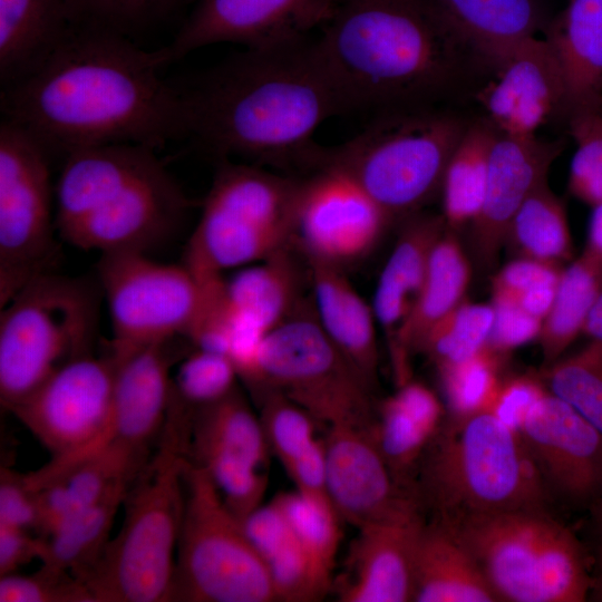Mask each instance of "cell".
<instances>
[{
	"instance_id": "cb8c5ba5",
	"label": "cell",
	"mask_w": 602,
	"mask_h": 602,
	"mask_svg": "<svg viewBox=\"0 0 602 602\" xmlns=\"http://www.w3.org/2000/svg\"><path fill=\"white\" fill-rule=\"evenodd\" d=\"M315 318L324 333L373 391L379 349L376 315L342 266L304 256Z\"/></svg>"
},
{
	"instance_id": "f907efd6",
	"label": "cell",
	"mask_w": 602,
	"mask_h": 602,
	"mask_svg": "<svg viewBox=\"0 0 602 602\" xmlns=\"http://www.w3.org/2000/svg\"><path fill=\"white\" fill-rule=\"evenodd\" d=\"M560 264L518 256L504 265L492 280L493 297L515 300L545 285H556L562 273Z\"/></svg>"
},
{
	"instance_id": "681fc988",
	"label": "cell",
	"mask_w": 602,
	"mask_h": 602,
	"mask_svg": "<svg viewBox=\"0 0 602 602\" xmlns=\"http://www.w3.org/2000/svg\"><path fill=\"white\" fill-rule=\"evenodd\" d=\"M494 320L487 347L505 355L538 339L543 320L523 310L513 300L493 297Z\"/></svg>"
},
{
	"instance_id": "9c48e42d",
	"label": "cell",
	"mask_w": 602,
	"mask_h": 602,
	"mask_svg": "<svg viewBox=\"0 0 602 602\" xmlns=\"http://www.w3.org/2000/svg\"><path fill=\"white\" fill-rule=\"evenodd\" d=\"M98 289L55 272L28 282L0 314V399L9 410L69 362L91 355Z\"/></svg>"
},
{
	"instance_id": "f6af8a7d",
	"label": "cell",
	"mask_w": 602,
	"mask_h": 602,
	"mask_svg": "<svg viewBox=\"0 0 602 602\" xmlns=\"http://www.w3.org/2000/svg\"><path fill=\"white\" fill-rule=\"evenodd\" d=\"M239 375L231 359L222 353L195 349L181 362L173 389L192 408L213 404L237 386Z\"/></svg>"
},
{
	"instance_id": "4316f807",
	"label": "cell",
	"mask_w": 602,
	"mask_h": 602,
	"mask_svg": "<svg viewBox=\"0 0 602 602\" xmlns=\"http://www.w3.org/2000/svg\"><path fill=\"white\" fill-rule=\"evenodd\" d=\"M470 264L455 231L447 229L436 243L424 281L391 343L398 382L408 379L407 357L417 352L427 332L464 301Z\"/></svg>"
},
{
	"instance_id": "e0dca14e",
	"label": "cell",
	"mask_w": 602,
	"mask_h": 602,
	"mask_svg": "<svg viewBox=\"0 0 602 602\" xmlns=\"http://www.w3.org/2000/svg\"><path fill=\"white\" fill-rule=\"evenodd\" d=\"M390 222L346 174L322 167L303 176L294 237L304 256L342 266L371 252Z\"/></svg>"
},
{
	"instance_id": "e575fe53",
	"label": "cell",
	"mask_w": 602,
	"mask_h": 602,
	"mask_svg": "<svg viewBox=\"0 0 602 602\" xmlns=\"http://www.w3.org/2000/svg\"><path fill=\"white\" fill-rule=\"evenodd\" d=\"M133 480L118 484L45 538L46 546L40 559L42 565L68 572L80 580L99 560L110 541L115 516Z\"/></svg>"
},
{
	"instance_id": "7402d4cb",
	"label": "cell",
	"mask_w": 602,
	"mask_h": 602,
	"mask_svg": "<svg viewBox=\"0 0 602 602\" xmlns=\"http://www.w3.org/2000/svg\"><path fill=\"white\" fill-rule=\"evenodd\" d=\"M562 147L560 142H544L536 136L497 134L483 203L470 223L473 251L479 268H493L506 244L512 220L530 194L547 179Z\"/></svg>"
},
{
	"instance_id": "bcb514c9",
	"label": "cell",
	"mask_w": 602,
	"mask_h": 602,
	"mask_svg": "<svg viewBox=\"0 0 602 602\" xmlns=\"http://www.w3.org/2000/svg\"><path fill=\"white\" fill-rule=\"evenodd\" d=\"M601 116V113H586L570 117L576 151L570 166L569 190L592 207L602 203Z\"/></svg>"
},
{
	"instance_id": "83f0119b",
	"label": "cell",
	"mask_w": 602,
	"mask_h": 602,
	"mask_svg": "<svg viewBox=\"0 0 602 602\" xmlns=\"http://www.w3.org/2000/svg\"><path fill=\"white\" fill-rule=\"evenodd\" d=\"M415 602L498 601L475 557L443 523H423L415 551Z\"/></svg>"
},
{
	"instance_id": "60d3db41",
	"label": "cell",
	"mask_w": 602,
	"mask_h": 602,
	"mask_svg": "<svg viewBox=\"0 0 602 602\" xmlns=\"http://www.w3.org/2000/svg\"><path fill=\"white\" fill-rule=\"evenodd\" d=\"M494 320L492 303L460 302L427 332L418 351L436 368L464 361L487 347Z\"/></svg>"
},
{
	"instance_id": "30bf717a",
	"label": "cell",
	"mask_w": 602,
	"mask_h": 602,
	"mask_svg": "<svg viewBox=\"0 0 602 602\" xmlns=\"http://www.w3.org/2000/svg\"><path fill=\"white\" fill-rule=\"evenodd\" d=\"M172 601H275L268 567L242 521L200 466L186 460Z\"/></svg>"
},
{
	"instance_id": "8d00e7d4",
	"label": "cell",
	"mask_w": 602,
	"mask_h": 602,
	"mask_svg": "<svg viewBox=\"0 0 602 602\" xmlns=\"http://www.w3.org/2000/svg\"><path fill=\"white\" fill-rule=\"evenodd\" d=\"M507 241L520 256L557 264L571 259L573 244L566 210L547 179L530 194L515 214Z\"/></svg>"
},
{
	"instance_id": "ac0fdd59",
	"label": "cell",
	"mask_w": 602,
	"mask_h": 602,
	"mask_svg": "<svg viewBox=\"0 0 602 602\" xmlns=\"http://www.w3.org/2000/svg\"><path fill=\"white\" fill-rule=\"evenodd\" d=\"M547 491L573 505L602 498V433L551 391L517 427Z\"/></svg>"
},
{
	"instance_id": "277c9868",
	"label": "cell",
	"mask_w": 602,
	"mask_h": 602,
	"mask_svg": "<svg viewBox=\"0 0 602 602\" xmlns=\"http://www.w3.org/2000/svg\"><path fill=\"white\" fill-rule=\"evenodd\" d=\"M156 152L109 144L68 154L55 185L58 235L100 254L147 253L172 236L193 201Z\"/></svg>"
},
{
	"instance_id": "ee69618b",
	"label": "cell",
	"mask_w": 602,
	"mask_h": 602,
	"mask_svg": "<svg viewBox=\"0 0 602 602\" xmlns=\"http://www.w3.org/2000/svg\"><path fill=\"white\" fill-rule=\"evenodd\" d=\"M254 397L270 453L285 467L317 440L314 427L318 421L274 389L262 388Z\"/></svg>"
},
{
	"instance_id": "44dd1931",
	"label": "cell",
	"mask_w": 602,
	"mask_h": 602,
	"mask_svg": "<svg viewBox=\"0 0 602 602\" xmlns=\"http://www.w3.org/2000/svg\"><path fill=\"white\" fill-rule=\"evenodd\" d=\"M174 339L148 344L123 355H109L116 366L113 404L104 433L64 470L108 446H122L148 454L159 437L168 412L177 352Z\"/></svg>"
},
{
	"instance_id": "d4e9b609",
	"label": "cell",
	"mask_w": 602,
	"mask_h": 602,
	"mask_svg": "<svg viewBox=\"0 0 602 602\" xmlns=\"http://www.w3.org/2000/svg\"><path fill=\"white\" fill-rule=\"evenodd\" d=\"M543 31L563 76L567 115L600 113L602 0H570Z\"/></svg>"
},
{
	"instance_id": "836d02e7",
	"label": "cell",
	"mask_w": 602,
	"mask_h": 602,
	"mask_svg": "<svg viewBox=\"0 0 602 602\" xmlns=\"http://www.w3.org/2000/svg\"><path fill=\"white\" fill-rule=\"evenodd\" d=\"M602 290V260L584 250L562 270L552 307L538 337L546 366L554 363L583 333L588 317Z\"/></svg>"
},
{
	"instance_id": "6f0895ef",
	"label": "cell",
	"mask_w": 602,
	"mask_h": 602,
	"mask_svg": "<svg viewBox=\"0 0 602 602\" xmlns=\"http://www.w3.org/2000/svg\"><path fill=\"white\" fill-rule=\"evenodd\" d=\"M585 250L602 260V203L593 207Z\"/></svg>"
},
{
	"instance_id": "4fadbf2b",
	"label": "cell",
	"mask_w": 602,
	"mask_h": 602,
	"mask_svg": "<svg viewBox=\"0 0 602 602\" xmlns=\"http://www.w3.org/2000/svg\"><path fill=\"white\" fill-rule=\"evenodd\" d=\"M51 158L25 129L1 119V307L35 278L54 272L58 262Z\"/></svg>"
},
{
	"instance_id": "d590c367",
	"label": "cell",
	"mask_w": 602,
	"mask_h": 602,
	"mask_svg": "<svg viewBox=\"0 0 602 602\" xmlns=\"http://www.w3.org/2000/svg\"><path fill=\"white\" fill-rule=\"evenodd\" d=\"M498 132L487 120L468 124L443 177V217L456 231L477 216L487 183L489 157Z\"/></svg>"
},
{
	"instance_id": "484cf974",
	"label": "cell",
	"mask_w": 602,
	"mask_h": 602,
	"mask_svg": "<svg viewBox=\"0 0 602 602\" xmlns=\"http://www.w3.org/2000/svg\"><path fill=\"white\" fill-rule=\"evenodd\" d=\"M148 457L126 447L108 446L42 485L36 491L38 535L47 538L115 486L133 480Z\"/></svg>"
},
{
	"instance_id": "74e56055",
	"label": "cell",
	"mask_w": 602,
	"mask_h": 602,
	"mask_svg": "<svg viewBox=\"0 0 602 602\" xmlns=\"http://www.w3.org/2000/svg\"><path fill=\"white\" fill-rule=\"evenodd\" d=\"M370 430L395 478L414 489L420 460L438 431L414 415L394 395L376 406Z\"/></svg>"
},
{
	"instance_id": "6da1fadb",
	"label": "cell",
	"mask_w": 602,
	"mask_h": 602,
	"mask_svg": "<svg viewBox=\"0 0 602 602\" xmlns=\"http://www.w3.org/2000/svg\"><path fill=\"white\" fill-rule=\"evenodd\" d=\"M166 66L163 48L71 26L41 66L1 87V115L51 157L109 144L158 151L185 139L187 129L179 85L161 76Z\"/></svg>"
},
{
	"instance_id": "9a60e30c",
	"label": "cell",
	"mask_w": 602,
	"mask_h": 602,
	"mask_svg": "<svg viewBox=\"0 0 602 602\" xmlns=\"http://www.w3.org/2000/svg\"><path fill=\"white\" fill-rule=\"evenodd\" d=\"M115 361L108 353L74 360L35 392L9 409L52 454L51 460L28 473L39 486L76 460L104 433L109 420Z\"/></svg>"
},
{
	"instance_id": "7dc6e473",
	"label": "cell",
	"mask_w": 602,
	"mask_h": 602,
	"mask_svg": "<svg viewBox=\"0 0 602 602\" xmlns=\"http://www.w3.org/2000/svg\"><path fill=\"white\" fill-rule=\"evenodd\" d=\"M264 563L275 601H318L331 586L319 574L295 537L268 556Z\"/></svg>"
},
{
	"instance_id": "f35d334b",
	"label": "cell",
	"mask_w": 602,
	"mask_h": 602,
	"mask_svg": "<svg viewBox=\"0 0 602 602\" xmlns=\"http://www.w3.org/2000/svg\"><path fill=\"white\" fill-rule=\"evenodd\" d=\"M193 1L67 0V6L72 27L110 31L135 40L178 18Z\"/></svg>"
},
{
	"instance_id": "ffe728a7",
	"label": "cell",
	"mask_w": 602,
	"mask_h": 602,
	"mask_svg": "<svg viewBox=\"0 0 602 602\" xmlns=\"http://www.w3.org/2000/svg\"><path fill=\"white\" fill-rule=\"evenodd\" d=\"M493 78L478 99L495 129L512 137H534L560 114L567 115L563 76L546 40L530 37L493 65Z\"/></svg>"
},
{
	"instance_id": "d6a6232c",
	"label": "cell",
	"mask_w": 602,
	"mask_h": 602,
	"mask_svg": "<svg viewBox=\"0 0 602 602\" xmlns=\"http://www.w3.org/2000/svg\"><path fill=\"white\" fill-rule=\"evenodd\" d=\"M290 247L242 268L226 280L233 308L266 332L282 323L305 299L302 273Z\"/></svg>"
},
{
	"instance_id": "91938a15",
	"label": "cell",
	"mask_w": 602,
	"mask_h": 602,
	"mask_svg": "<svg viewBox=\"0 0 602 602\" xmlns=\"http://www.w3.org/2000/svg\"><path fill=\"white\" fill-rule=\"evenodd\" d=\"M595 507H596L598 533H599V540H600V547L602 551V498L599 501Z\"/></svg>"
},
{
	"instance_id": "1f68e13d",
	"label": "cell",
	"mask_w": 602,
	"mask_h": 602,
	"mask_svg": "<svg viewBox=\"0 0 602 602\" xmlns=\"http://www.w3.org/2000/svg\"><path fill=\"white\" fill-rule=\"evenodd\" d=\"M270 454L259 415L236 387L224 398L193 408L187 459L219 456L262 468Z\"/></svg>"
},
{
	"instance_id": "7c38bea8",
	"label": "cell",
	"mask_w": 602,
	"mask_h": 602,
	"mask_svg": "<svg viewBox=\"0 0 602 602\" xmlns=\"http://www.w3.org/2000/svg\"><path fill=\"white\" fill-rule=\"evenodd\" d=\"M294 239L280 186L243 165L217 167L202 203L184 264L194 271L222 273L258 263Z\"/></svg>"
},
{
	"instance_id": "680465c9",
	"label": "cell",
	"mask_w": 602,
	"mask_h": 602,
	"mask_svg": "<svg viewBox=\"0 0 602 602\" xmlns=\"http://www.w3.org/2000/svg\"><path fill=\"white\" fill-rule=\"evenodd\" d=\"M583 333L602 342V290L588 317Z\"/></svg>"
},
{
	"instance_id": "5bb4252c",
	"label": "cell",
	"mask_w": 602,
	"mask_h": 602,
	"mask_svg": "<svg viewBox=\"0 0 602 602\" xmlns=\"http://www.w3.org/2000/svg\"><path fill=\"white\" fill-rule=\"evenodd\" d=\"M98 278L111 322L110 353L186 337L201 287L184 263L156 262L142 252L106 253L98 262Z\"/></svg>"
},
{
	"instance_id": "8992f818",
	"label": "cell",
	"mask_w": 602,
	"mask_h": 602,
	"mask_svg": "<svg viewBox=\"0 0 602 602\" xmlns=\"http://www.w3.org/2000/svg\"><path fill=\"white\" fill-rule=\"evenodd\" d=\"M414 491L433 520L546 508L548 491L518 431L492 410L448 417L418 466Z\"/></svg>"
},
{
	"instance_id": "f5cc1de1",
	"label": "cell",
	"mask_w": 602,
	"mask_h": 602,
	"mask_svg": "<svg viewBox=\"0 0 602 602\" xmlns=\"http://www.w3.org/2000/svg\"><path fill=\"white\" fill-rule=\"evenodd\" d=\"M244 531L263 561L294 535L274 501L261 505L242 521Z\"/></svg>"
},
{
	"instance_id": "b9f144b4",
	"label": "cell",
	"mask_w": 602,
	"mask_h": 602,
	"mask_svg": "<svg viewBox=\"0 0 602 602\" xmlns=\"http://www.w3.org/2000/svg\"><path fill=\"white\" fill-rule=\"evenodd\" d=\"M545 386L602 433V342L591 340L576 353L547 366Z\"/></svg>"
},
{
	"instance_id": "f1b7e54d",
	"label": "cell",
	"mask_w": 602,
	"mask_h": 602,
	"mask_svg": "<svg viewBox=\"0 0 602 602\" xmlns=\"http://www.w3.org/2000/svg\"><path fill=\"white\" fill-rule=\"evenodd\" d=\"M404 220L394 249L380 273L372 309L394 341L421 287L430 254L448 229L443 215L414 213Z\"/></svg>"
},
{
	"instance_id": "603a6c76",
	"label": "cell",
	"mask_w": 602,
	"mask_h": 602,
	"mask_svg": "<svg viewBox=\"0 0 602 602\" xmlns=\"http://www.w3.org/2000/svg\"><path fill=\"white\" fill-rule=\"evenodd\" d=\"M421 514L365 525L351 543L338 581L340 602H409Z\"/></svg>"
},
{
	"instance_id": "ba28073f",
	"label": "cell",
	"mask_w": 602,
	"mask_h": 602,
	"mask_svg": "<svg viewBox=\"0 0 602 602\" xmlns=\"http://www.w3.org/2000/svg\"><path fill=\"white\" fill-rule=\"evenodd\" d=\"M444 525L475 557L498 601L586 600L592 580L582 546L546 508L475 516Z\"/></svg>"
},
{
	"instance_id": "db71d44e",
	"label": "cell",
	"mask_w": 602,
	"mask_h": 602,
	"mask_svg": "<svg viewBox=\"0 0 602 602\" xmlns=\"http://www.w3.org/2000/svg\"><path fill=\"white\" fill-rule=\"evenodd\" d=\"M548 389L531 376H518L502 381L489 410L501 420L515 428L520 426L528 410Z\"/></svg>"
},
{
	"instance_id": "5b68a950",
	"label": "cell",
	"mask_w": 602,
	"mask_h": 602,
	"mask_svg": "<svg viewBox=\"0 0 602 602\" xmlns=\"http://www.w3.org/2000/svg\"><path fill=\"white\" fill-rule=\"evenodd\" d=\"M191 417L172 392L157 449L125 497L122 528L80 579L95 602L172 601Z\"/></svg>"
},
{
	"instance_id": "816d5d0a",
	"label": "cell",
	"mask_w": 602,
	"mask_h": 602,
	"mask_svg": "<svg viewBox=\"0 0 602 602\" xmlns=\"http://www.w3.org/2000/svg\"><path fill=\"white\" fill-rule=\"evenodd\" d=\"M37 517L36 492L25 474L1 467L0 524L29 531L36 528Z\"/></svg>"
},
{
	"instance_id": "94428289",
	"label": "cell",
	"mask_w": 602,
	"mask_h": 602,
	"mask_svg": "<svg viewBox=\"0 0 602 602\" xmlns=\"http://www.w3.org/2000/svg\"><path fill=\"white\" fill-rule=\"evenodd\" d=\"M601 123H602V116H601Z\"/></svg>"
},
{
	"instance_id": "d6986e66",
	"label": "cell",
	"mask_w": 602,
	"mask_h": 602,
	"mask_svg": "<svg viewBox=\"0 0 602 602\" xmlns=\"http://www.w3.org/2000/svg\"><path fill=\"white\" fill-rule=\"evenodd\" d=\"M370 426H330L323 439L329 499L357 528L423 513L415 492L392 475Z\"/></svg>"
},
{
	"instance_id": "7a4b0ae2",
	"label": "cell",
	"mask_w": 602,
	"mask_h": 602,
	"mask_svg": "<svg viewBox=\"0 0 602 602\" xmlns=\"http://www.w3.org/2000/svg\"><path fill=\"white\" fill-rule=\"evenodd\" d=\"M186 140L216 161L239 157L298 176L313 172V139L343 99L315 39L233 54L179 85Z\"/></svg>"
},
{
	"instance_id": "52a82bcc",
	"label": "cell",
	"mask_w": 602,
	"mask_h": 602,
	"mask_svg": "<svg viewBox=\"0 0 602 602\" xmlns=\"http://www.w3.org/2000/svg\"><path fill=\"white\" fill-rule=\"evenodd\" d=\"M468 124L439 106L383 110L351 139L321 146L315 171L346 174L391 221L402 220L440 194L446 166Z\"/></svg>"
},
{
	"instance_id": "2e32d148",
	"label": "cell",
	"mask_w": 602,
	"mask_h": 602,
	"mask_svg": "<svg viewBox=\"0 0 602 602\" xmlns=\"http://www.w3.org/2000/svg\"><path fill=\"white\" fill-rule=\"evenodd\" d=\"M339 0H194L173 40L167 64L205 46L231 42L245 49L290 45L322 28Z\"/></svg>"
},
{
	"instance_id": "c3c4849f",
	"label": "cell",
	"mask_w": 602,
	"mask_h": 602,
	"mask_svg": "<svg viewBox=\"0 0 602 602\" xmlns=\"http://www.w3.org/2000/svg\"><path fill=\"white\" fill-rule=\"evenodd\" d=\"M0 602H95V599L81 580L42 565L31 575L0 576Z\"/></svg>"
},
{
	"instance_id": "3957f363",
	"label": "cell",
	"mask_w": 602,
	"mask_h": 602,
	"mask_svg": "<svg viewBox=\"0 0 602 602\" xmlns=\"http://www.w3.org/2000/svg\"><path fill=\"white\" fill-rule=\"evenodd\" d=\"M315 42L347 113L438 106L491 71L425 0H339Z\"/></svg>"
},
{
	"instance_id": "11a10c76",
	"label": "cell",
	"mask_w": 602,
	"mask_h": 602,
	"mask_svg": "<svg viewBox=\"0 0 602 602\" xmlns=\"http://www.w3.org/2000/svg\"><path fill=\"white\" fill-rule=\"evenodd\" d=\"M284 469L298 492L329 499L323 439H317L305 452L288 464Z\"/></svg>"
},
{
	"instance_id": "ab89813d",
	"label": "cell",
	"mask_w": 602,
	"mask_h": 602,
	"mask_svg": "<svg viewBox=\"0 0 602 602\" xmlns=\"http://www.w3.org/2000/svg\"><path fill=\"white\" fill-rule=\"evenodd\" d=\"M273 501L284 514L295 540L319 574L331 585V574L341 540V518L332 503L298 491L280 494Z\"/></svg>"
},
{
	"instance_id": "7bdbcfd3",
	"label": "cell",
	"mask_w": 602,
	"mask_h": 602,
	"mask_svg": "<svg viewBox=\"0 0 602 602\" xmlns=\"http://www.w3.org/2000/svg\"><path fill=\"white\" fill-rule=\"evenodd\" d=\"M501 356L486 347L464 361L437 368L449 417L491 409L502 383Z\"/></svg>"
},
{
	"instance_id": "9f6ffc18",
	"label": "cell",
	"mask_w": 602,
	"mask_h": 602,
	"mask_svg": "<svg viewBox=\"0 0 602 602\" xmlns=\"http://www.w3.org/2000/svg\"><path fill=\"white\" fill-rule=\"evenodd\" d=\"M46 546L41 536L28 530L0 524V576L12 574L33 559L40 560Z\"/></svg>"
},
{
	"instance_id": "4dcf8cb0",
	"label": "cell",
	"mask_w": 602,
	"mask_h": 602,
	"mask_svg": "<svg viewBox=\"0 0 602 602\" xmlns=\"http://www.w3.org/2000/svg\"><path fill=\"white\" fill-rule=\"evenodd\" d=\"M456 33L494 62L518 42L543 30L540 0H425Z\"/></svg>"
},
{
	"instance_id": "8fae6325",
	"label": "cell",
	"mask_w": 602,
	"mask_h": 602,
	"mask_svg": "<svg viewBox=\"0 0 602 602\" xmlns=\"http://www.w3.org/2000/svg\"><path fill=\"white\" fill-rule=\"evenodd\" d=\"M274 389L328 427L371 425L373 391L319 324L311 298H305L262 344L254 394Z\"/></svg>"
},
{
	"instance_id": "f546056e",
	"label": "cell",
	"mask_w": 602,
	"mask_h": 602,
	"mask_svg": "<svg viewBox=\"0 0 602 602\" xmlns=\"http://www.w3.org/2000/svg\"><path fill=\"white\" fill-rule=\"evenodd\" d=\"M70 29L67 0H0V87L35 71Z\"/></svg>"
}]
</instances>
